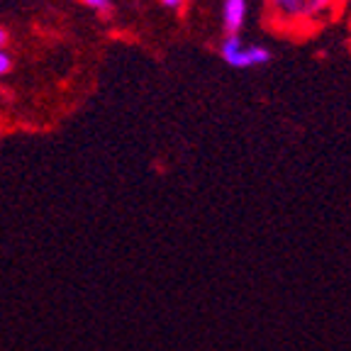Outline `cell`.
Here are the masks:
<instances>
[{"label": "cell", "mask_w": 351, "mask_h": 351, "mask_svg": "<svg viewBox=\"0 0 351 351\" xmlns=\"http://www.w3.org/2000/svg\"><path fill=\"white\" fill-rule=\"evenodd\" d=\"M339 0H269L271 20L285 29H310L337 12Z\"/></svg>", "instance_id": "6da1fadb"}, {"label": "cell", "mask_w": 351, "mask_h": 351, "mask_svg": "<svg viewBox=\"0 0 351 351\" xmlns=\"http://www.w3.org/2000/svg\"><path fill=\"white\" fill-rule=\"evenodd\" d=\"M219 54L232 69H254V66H263L271 61V49L258 47V44H244L239 34H227L219 47Z\"/></svg>", "instance_id": "7a4b0ae2"}, {"label": "cell", "mask_w": 351, "mask_h": 351, "mask_svg": "<svg viewBox=\"0 0 351 351\" xmlns=\"http://www.w3.org/2000/svg\"><path fill=\"white\" fill-rule=\"evenodd\" d=\"M249 15L247 0H225L222 5V27L227 34H239Z\"/></svg>", "instance_id": "3957f363"}, {"label": "cell", "mask_w": 351, "mask_h": 351, "mask_svg": "<svg viewBox=\"0 0 351 351\" xmlns=\"http://www.w3.org/2000/svg\"><path fill=\"white\" fill-rule=\"evenodd\" d=\"M88 8H93V10H98L100 15H108L110 10H112V3L110 0H83Z\"/></svg>", "instance_id": "277c9868"}, {"label": "cell", "mask_w": 351, "mask_h": 351, "mask_svg": "<svg viewBox=\"0 0 351 351\" xmlns=\"http://www.w3.org/2000/svg\"><path fill=\"white\" fill-rule=\"evenodd\" d=\"M10 66H12V56L5 49H0V76L10 71Z\"/></svg>", "instance_id": "5b68a950"}, {"label": "cell", "mask_w": 351, "mask_h": 351, "mask_svg": "<svg viewBox=\"0 0 351 351\" xmlns=\"http://www.w3.org/2000/svg\"><path fill=\"white\" fill-rule=\"evenodd\" d=\"M183 3H186V0H161V5H166V8H173V10H181V8H183Z\"/></svg>", "instance_id": "8992f818"}, {"label": "cell", "mask_w": 351, "mask_h": 351, "mask_svg": "<svg viewBox=\"0 0 351 351\" xmlns=\"http://www.w3.org/2000/svg\"><path fill=\"white\" fill-rule=\"evenodd\" d=\"M8 39H10V34H8V29H5V27H0V49H5Z\"/></svg>", "instance_id": "52a82bcc"}]
</instances>
